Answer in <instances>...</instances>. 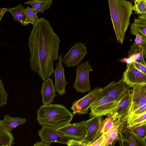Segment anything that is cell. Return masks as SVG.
<instances>
[{
    "label": "cell",
    "instance_id": "6da1fadb",
    "mask_svg": "<svg viewBox=\"0 0 146 146\" xmlns=\"http://www.w3.org/2000/svg\"><path fill=\"white\" fill-rule=\"evenodd\" d=\"M28 39L30 68L44 81L53 72L60 40L48 21L43 17L33 25Z\"/></svg>",
    "mask_w": 146,
    "mask_h": 146
},
{
    "label": "cell",
    "instance_id": "7a4b0ae2",
    "mask_svg": "<svg viewBox=\"0 0 146 146\" xmlns=\"http://www.w3.org/2000/svg\"><path fill=\"white\" fill-rule=\"evenodd\" d=\"M108 2L116 39L122 44L132 14V3L125 0H109Z\"/></svg>",
    "mask_w": 146,
    "mask_h": 146
},
{
    "label": "cell",
    "instance_id": "3957f363",
    "mask_svg": "<svg viewBox=\"0 0 146 146\" xmlns=\"http://www.w3.org/2000/svg\"><path fill=\"white\" fill-rule=\"evenodd\" d=\"M74 115L64 105L52 103L41 106L37 112L39 124L56 130L70 123Z\"/></svg>",
    "mask_w": 146,
    "mask_h": 146
},
{
    "label": "cell",
    "instance_id": "277c9868",
    "mask_svg": "<svg viewBox=\"0 0 146 146\" xmlns=\"http://www.w3.org/2000/svg\"><path fill=\"white\" fill-rule=\"evenodd\" d=\"M102 89L96 87L84 97L74 101L71 107L73 115L87 113L91 105L102 96Z\"/></svg>",
    "mask_w": 146,
    "mask_h": 146
},
{
    "label": "cell",
    "instance_id": "5b68a950",
    "mask_svg": "<svg viewBox=\"0 0 146 146\" xmlns=\"http://www.w3.org/2000/svg\"><path fill=\"white\" fill-rule=\"evenodd\" d=\"M92 66L88 61L82 63L77 66L76 73V79L73 87L78 92L85 93L91 89L89 74Z\"/></svg>",
    "mask_w": 146,
    "mask_h": 146
},
{
    "label": "cell",
    "instance_id": "8992f818",
    "mask_svg": "<svg viewBox=\"0 0 146 146\" xmlns=\"http://www.w3.org/2000/svg\"><path fill=\"white\" fill-rule=\"evenodd\" d=\"M86 135L80 141L90 145L103 134V118L102 117H93L86 120Z\"/></svg>",
    "mask_w": 146,
    "mask_h": 146
},
{
    "label": "cell",
    "instance_id": "52a82bcc",
    "mask_svg": "<svg viewBox=\"0 0 146 146\" xmlns=\"http://www.w3.org/2000/svg\"><path fill=\"white\" fill-rule=\"evenodd\" d=\"M121 99L116 101L106 96H102L90 106V118L102 117L111 113L116 108Z\"/></svg>",
    "mask_w": 146,
    "mask_h": 146
},
{
    "label": "cell",
    "instance_id": "ba28073f",
    "mask_svg": "<svg viewBox=\"0 0 146 146\" xmlns=\"http://www.w3.org/2000/svg\"><path fill=\"white\" fill-rule=\"evenodd\" d=\"M87 54L84 43L77 42L62 58L63 64L67 67L78 66Z\"/></svg>",
    "mask_w": 146,
    "mask_h": 146
},
{
    "label": "cell",
    "instance_id": "9c48e42d",
    "mask_svg": "<svg viewBox=\"0 0 146 146\" xmlns=\"http://www.w3.org/2000/svg\"><path fill=\"white\" fill-rule=\"evenodd\" d=\"M130 88L122 79L118 82L113 81L102 88V96H106L113 100L119 101L126 94Z\"/></svg>",
    "mask_w": 146,
    "mask_h": 146
},
{
    "label": "cell",
    "instance_id": "30bf717a",
    "mask_svg": "<svg viewBox=\"0 0 146 146\" xmlns=\"http://www.w3.org/2000/svg\"><path fill=\"white\" fill-rule=\"evenodd\" d=\"M86 121L75 123H70L57 131L64 137L81 140L86 136Z\"/></svg>",
    "mask_w": 146,
    "mask_h": 146
},
{
    "label": "cell",
    "instance_id": "8fae6325",
    "mask_svg": "<svg viewBox=\"0 0 146 146\" xmlns=\"http://www.w3.org/2000/svg\"><path fill=\"white\" fill-rule=\"evenodd\" d=\"M122 79L130 87L136 85L146 84V74L136 68L132 62L127 64Z\"/></svg>",
    "mask_w": 146,
    "mask_h": 146
},
{
    "label": "cell",
    "instance_id": "7c38bea8",
    "mask_svg": "<svg viewBox=\"0 0 146 146\" xmlns=\"http://www.w3.org/2000/svg\"><path fill=\"white\" fill-rule=\"evenodd\" d=\"M145 139L128 131L122 122L121 124L117 139L120 146H146Z\"/></svg>",
    "mask_w": 146,
    "mask_h": 146
},
{
    "label": "cell",
    "instance_id": "4fadbf2b",
    "mask_svg": "<svg viewBox=\"0 0 146 146\" xmlns=\"http://www.w3.org/2000/svg\"><path fill=\"white\" fill-rule=\"evenodd\" d=\"M132 90L130 89L121 99L117 106L111 113L113 120L123 121L129 115L132 106Z\"/></svg>",
    "mask_w": 146,
    "mask_h": 146
},
{
    "label": "cell",
    "instance_id": "5bb4252c",
    "mask_svg": "<svg viewBox=\"0 0 146 146\" xmlns=\"http://www.w3.org/2000/svg\"><path fill=\"white\" fill-rule=\"evenodd\" d=\"M42 127L38 131L41 142L49 144L53 142L66 144L68 138L61 135L56 129L46 125H42Z\"/></svg>",
    "mask_w": 146,
    "mask_h": 146
},
{
    "label": "cell",
    "instance_id": "9a60e30c",
    "mask_svg": "<svg viewBox=\"0 0 146 146\" xmlns=\"http://www.w3.org/2000/svg\"><path fill=\"white\" fill-rule=\"evenodd\" d=\"M58 62L56 63V67L54 70L55 84L54 85L56 92L58 95L61 96L66 93L65 87L68 83L66 80L64 76V69L62 65V54L59 56Z\"/></svg>",
    "mask_w": 146,
    "mask_h": 146
},
{
    "label": "cell",
    "instance_id": "2e32d148",
    "mask_svg": "<svg viewBox=\"0 0 146 146\" xmlns=\"http://www.w3.org/2000/svg\"><path fill=\"white\" fill-rule=\"evenodd\" d=\"M132 87V106L130 114L146 104V84L136 85Z\"/></svg>",
    "mask_w": 146,
    "mask_h": 146
},
{
    "label": "cell",
    "instance_id": "e0dca14e",
    "mask_svg": "<svg viewBox=\"0 0 146 146\" xmlns=\"http://www.w3.org/2000/svg\"><path fill=\"white\" fill-rule=\"evenodd\" d=\"M40 94L42 95V103L46 105L55 102L53 100L57 96L52 79L48 77L42 83Z\"/></svg>",
    "mask_w": 146,
    "mask_h": 146
},
{
    "label": "cell",
    "instance_id": "ac0fdd59",
    "mask_svg": "<svg viewBox=\"0 0 146 146\" xmlns=\"http://www.w3.org/2000/svg\"><path fill=\"white\" fill-rule=\"evenodd\" d=\"M25 118L12 117L8 115L5 116L4 119L0 121V126L6 131L11 133L12 130L17 126L26 122Z\"/></svg>",
    "mask_w": 146,
    "mask_h": 146
},
{
    "label": "cell",
    "instance_id": "d6986e66",
    "mask_svg": "<svg viewBox=\"0 0 146 146\" xmlns=\"http://www.w3.org/2000/svg\"><path fill=\"white\" fill-rule=\"evenodd\" d=\"M113 127L102 135L103 140L102 146H107L112 144L114 141H117L119 127L122 121L117 119L113 120Z\"/></svg>",
    "mask_w": 146,
    "mask_h": 146
},
{
    "label": "cell",
    "instance_id": "ffe728a7",
    "mask_svg": "<svg viewBox=\"0 0 146 146\" xmlns=\"http://www.w3.org/2000/svg\"><path fill=\"white\" fill-rule=\"evenodd\" d=\"M123 125L126 129L146 123V111L140 114H129L123 121Z\"/></svg>",
    "mask_w": 146,
    "mask_h": 146
},
{
    "label": "cell",
    "instance_id": "44dd1931",
    "mask_svg": "<svg viewBox=\"0 0 146 146\" xmlns=\"http://www.w3.org/2000/svg\"><path fill=\"white\" fill-rule=\"evenodd\" d=\"M128 56L133 61H136L146 66L143 56L145 58L146 51L142 48L137 46L134 42L131 45L128 52Z\"/></svg>",
    "mask_w": 146,
    "mask_h": 146
},
{
    "label": "cell",
    "instance_id": "7402d4cb",
    "mask_svg": "<svg viewBox=\"0 0 146 146\" xmlns=\"http://www.w3.org/2000/svg\"><path fill=\"white\" fill-rule=\"evenodd\" d=\"M52 0H30L24 2L26 4H29L32 8L35 9L37 13L40 12L43 13L44 10H48L51 5L52 3Z\"/></svg>",
    "mask_w": 146,
    "mask_h": 146
},
{
    "label": "cell",
    "instance_id": "603a6c76",
    "mask_svg": "<svg viewBox=\"0 0 146 146\" xmlns=\"http://www.w3.org/2000/svg\"><path fill=\"white\" fill-rule=\"evenodd\" d=\"M7 11L10 12L14 20L21 23L22 25L25 21L26 19L25 9L21 4L15 7L7 9Z\"/></svg>",
    "mask_w": 146,
    "mask_h": 146
},
{
    "label": "cell",
    "instance_id": "cb8c5ba5",
    "mask_svg": "<svg viewBox=\"0 0 146 146\" xmlns=\"http://www.w3.org/2000/svg\"><path fill=\"white\" fill-rule=\"evenodd\" d=\"M26 19L22 25L25 26L29 23L33 25L39 19L37 15V12L35 9L28 6L25 9Z\"/></svg>",
    "mask_w": 146,
    "mask_h": 146
},
{
    "label": "cell",
    "instance_id": "d4e9b609",
    "mask_svg": "<svg viewBox=\"0 0 146 146\" xmlns=\"http://www.w3.org/2000/svg\"><path fill=\"white\" fill-rule=\"evenodd\" d=\"M13 139L11 133L3 129L0 130V146H11Z\"/></svg>",
    "mask_w": 146,
    "mask_h": 146
},
{
    "label": "cell",
    "instance_id": "484cf974",
    "mask_svg": "<svg viewBox=\"0 0 146 146\" xmlns=\"http://www.w3.org/2000/svg\"><path fill=\"white\" fill-rule=\"evenodd\" d=\"M130 32L131 35L140 34L146 37V24L133 23L131 25Z\"/></svg>",
    "mask_w": 146,
    "mask_h": 146
},
{
    "label": "cell",
    "instance_id": "4316f807",
    "mask_svg": "<svg viewBox=\"0 0 146 146\" xmlns=\"http://www.w3.org/2000/svg\"><path fill=\"white\" fill-rule=\"evenodd\" d=\"M132 9L136 14H146V0H135L134 1Z\"/></svg>",
    "mask_w": 146,
    "mask_h": 146
},
{
    "label": "cell",
    "instance_id": "83f0119b",
    "mask_svg": "<svg viewBox=\"0 0 146 146\" xmlns=\"http://www.w3.org/2000/svg\"><path fill=\"white\" fill-rule=\"evenodd\" d=\"M127 129L131 133L146 139V123L141 124Z\"/></svg>",
    "mask_w": 146,
    "mask_h": 146
},
{
    "label": "cell",
    "instance_id": "f1b7e54d",
    "mask_svg": "<svg viewBox=\"0 0 146 146\" xmlns=\"http://www.w3.org/2000/svg\"><path fill=\"white\" fill-rule=\"evenodd\" d=\"M113 121L111 113L109 114L106 119L104 120L103 129V134L106 133L113 127Z\"/></svg>",
    "mask_w": 146,
    "mask_h": 146
},
{
    "label": "cell",
    "instance_id": "f546056e",
    "mask_svg": "<svg viewBox=\"0 0 146 146\" xmlns=\"http://www.w3.org/2000/svg\"><path fill=\"white\" fill-rule=\"evenodd\" d=\"M4 84L0 78V107L7 103L8 94L4 87Z\"/></svg>",
    "mask_w": 146,
    "mask_h": 146
},
{
    "label": "cell",
    "instance_id": "4dcf8cb0",
    "mask_svg": "<svg viewBox=\"0 0 146 146\" xmlns=\"http://www.w3.org/2000/svg\"><path fill=\"white\" fill-rule=\"evenodd\" d=\"M136 36L134 42L146 51V37L140 34L137 35Z\"/></svg>",
    "mask_w": 146,
    "mask_h": 146
},
{
    "label": "cell",
    "instance_id": "1f68e13d",
    "mask_svg": "<svg viewBox=\"0 0 146 146\" xmlns=\"http://www.w3.org/2000/svg\"><path fill=\"white\" fill-rule=\"evenodd\" d=\"M66 144L68 146H84L86 144L82 142L80 140L75 139H70Z\"/></svg>",
    "mask_w": 146,
    "mask_h": 146
},
{
    "label": "cell",
    "instance_id": "d6a6232c",
    "mask_svg": "<svg viewBox=\"0 0 146 146\" xmlns=\"http://www.w3.org/2000/svg\"><path fill=\"white\" fill-rule=\"evenodd\" d=\"M132 63L136 68L140 71L146 74V65H144L135 61H134Z\"/></svg>",
    "mask_w": 146,
    "mask_h": 146
},
{
    "label": "cell",
    "instance_id": "836d02e7",
    "mask_svg": "<svg viewBox=\"0 0 146 146\" xmlns=\"http://www.w3.org/2000/svg\"><path fill=\"white\" fill-rule=\"evenodd\" d=\"M145 111H146V104L138 108L129 114H140Z\"/></svg>",
    "mask_w": 146,
    "mask_h": 146
},
{
    "label": "cell",
    "instance_id": "e575fe53",
    "mask_svg": "<svg viewBox=\"0 0 146 146\" xmlns=\"http://www.w3.org/2000/svg\"><path fill=\"white\" fill-rule=\"evenodd\" d=\"M103 140V139L102 135L94 143L89 145V146H102Z\"/></svg>",
    "mask_w": 146,
    "mask_h": 146
},
{
    "label": "cell",
    "instance_id": "d590c367",
    "mask_svg": "<svg viewBox=\"0 0 146 146\" xmlns=\"http://www.w3.org/2000/svg\"><path fill=\"white\" fill-rule=\"evenodd\" d=\"M119 60L122 62L125 63L127 64L131 63L133 62V60L129 57L128 58H124L120 59Z\"/></svg>",
    "mask_w": 146,
    "mask_h": 146
},
{
    "label": "cell",
    "instance_id": "8d00e7d4",
    "mask_svg": "<svg viewBox=\"0 0 146 146\" xmlns=\"http://www.w3.org/2000/svg\"><path fill=\"white\" fill-rule=\"evenodd\" d=\"M7 9L6 8H0V22L2 17L5 13L7 11Z\"/></svg>",
    "mask_w": 146,
    "mask_h": 146
},
{
    "label": "cell",
    "instance_id": "74e56055",
    "mask_svg": "<svg viewBox=\"0 0 146 146\" xmlns=\"http://www.w3.org/2000/svg\"><path fill=\"white\" fill-rule=\"evenodd\" d=\"M33 146H50V145L47 143L40 141L36 143Z\"/></svg>",
    "mask_w": 146,
    "mask_h": 146
},
{
    "label": "cell",
    "instance_id": "f35d334b",
    "mask_svg": "<svg viewBox=\"0 0 146 146\" xmlns=\"http://www.w3.org/2000/svg\"><path fill=\"white\" fill-rule=\"evenodd\" d=\"M117 141V140L114 141L112 144H110L108 145L107 146H114L115 142H116Z\"/></svg>",
    "mask_w": 146,
    "mask_h": 146
},
{
    "label": "cell",
    "instance_id": "ab89813d",
    "mask_svg": "<svg viewBox=\"0 0 146 146\" xmlns=\"http://www.w3.org/2000/svg\"><path fill=\"white\" fill-rule=\"evenodd\" d=\"M84 146H89V145H88L86 144Z\"/></svg>",
    "mask_w": 146,
    "mask_h": 146
},
{
    "label": "cell",
    "instance_id": "60d3db41",
    "mask_svg": "<svg viewBox=\"0 0 146 146\" xmlns=\"http://www.w3.org/2000/svg\"><path fill=\"white\" fill-rule=\"evenodd\" d=\"M1 129H2V128L0 126V130H1Z\"/></svg>",
    "mask_w": 146,
    "mask_h": 146
},
{
    "label": "cell",
    "instance_id": "b9f144b4",
    "mask_svg": "<svg viewBox=\"0 0 146 146\" xmlns=\"http://www.w3.org/2000/svg\"><path fill=\"white\" fill-rule=\"evenodd\" d=\"M10 146V145H8V146Z\"/></svg>",
    "mask_w": 146,
    "mask_h": 146
}]
</instances>
